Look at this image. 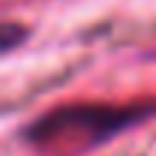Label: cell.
Masks as SVG:
<instances>
[{
  "label": "cell",
  "instance_id": "obj_1",
  "mask_svg": "<svg viewBox=\"0 0 156 156\" xmlns=\"http://www.w3.org/2000/svg\"><path fill=\"white\" fill-rule=\"evenodd\" d=\"M135 117H141L138 111H120V108H102V105H93V108H60L51 117L33 123V132L30 135L36 138L39 144H63L69 138V144L78 147L81 141V132H87V144H96L102 138H108L111 132L123 129L126 123H132Z\"/></svg>",
  "mask_w": 156,
  "mask_h": 156
}]
</instances>
